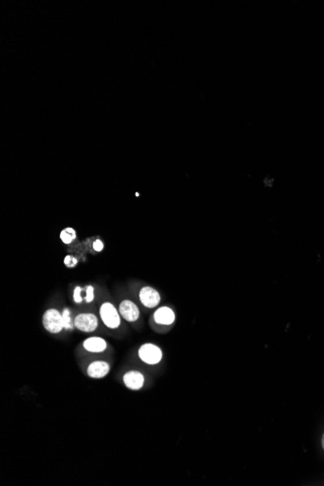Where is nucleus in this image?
<instances>
[{
	"label": "nucleus",
	"instance_id": "9d476101",
	"mask_svg": "<svg viewBox=\"0 0 324 486\" xmlns=\"http://www.w3.org/2000/svg\"><path fill=\"white\" fill-rule=\"evenodd\" d=\"M175 313L169 307H162L154 315V320L157 324L170 325L175 322Z\"/></svg>",
	"mask_w": 324,
	"mask_h": 486
},
{
	"label": "nucleus",
	"instance_id": "f03ea898",
	"mask_svg": "<svg viewBox=\"0 0 324 486\" xmlns=\"http://www.w3.org/2000/svg\"><path fill=\"white\" fill-rule=\"evenodd\" d=\"M43 327L51 334H58L64 329L62 314L54 308L47 310L42 318Z\"/></svg>",
	"mask_w": 324,
	"mask_h": 486
},
{
	"label": "nucleus",
	"instance_id": "423d86ee",
	"mask_svg": "<svg viewBox=\"0 0 324 486\" xmlns=\"http://www.w3.org/2000/svg\"><path fill=\"white\" fill-rule=\"evenodd\" d=\"M139 299L146 308L153 309L160 304L161 294L154 287L145 286L139 292Z\"/></svg>",
	"mask_w": 324,
	"mask_h": 486
},
{
	"label": "nucleus",
	"instance_id": "7ed1b4c3",
	"mask_svg": "<svg viewBox=\"0 0 324 486\" xmlns=\"http://www.w3.org/2000/svg\"><path fill=\"white\" fill-rule=\"evenodd\" d=\"M139 358L146 364L156 365L162 359V349L154 344H144L138 350Z\"/></svg>",
	"mask_w": 324,
	"mask_h": 486
},
{
	"label": "nucleus",
	"instance_id": "20e7f679",
	"mask_svg": "<svg viewBox=\"0 0 324 486\" xmlns=\"http://www.w3.org/2000/svg\"><path fill=\"white\" fill-rule=\"evenodd\" d=\"M98 319L93 313H81L74 319V326L82 332L91 333L98 327Z\"/></svg>",
	"mask_w": 324,
	"mask_h": 486
},
{
	"label": "nucleus",
	"instance_id": "0eeeda50",
	"mask_svg": "<svg viewBox=\"0 0 324 486\" xmlns=\"http://www.w3.org/2000/svg\"><path fill=\"white\" fill-rule=\"evenodd\" d=\"M122 380L124 385L130 390H140L145 383L143 374L134 370L126 372L122 377Z\"/></svg>",
	"mask_w": 324,
	"mask_h": 486
},
{
	"label": "nucleus",
	"instance_id": "39448f33",
	"mask_svg": "<svg viewBox=\"0 0 324 486\" xmlns=\"http://www.w3.org/2000/svg\"><path fill=\"white\" fill-rule=\"evenodd\" d=\"M118 312L123 320L128 323H135L140 318V310L138 306L131 300H122L118 305Z\"/></svg>",
	"mask_w": 324,
	"mask_h": 486
},
{
	"label": "nucleus",
	"instance_id": "f8f14e48",
	"mask_svg": "<svg viewBox=\"0 0 324 486\" xmlns=\"http://www.w3.org/2000/svg\"><path fill=\"white\" fill-rule=\"evenodd\" d=\"M61 314H62V319H63L64 329L65 330L72 329V327L74 325V322H72V320H71V312H70V310L68 308H65Z\"/></svg>",
	"mask_w": 324,
	"mask_h": 486
},
{
	"label": "nucleus",
	"instance_id": "2eb2a0df",
	"mask_svg": "<svg viewBox=\"0 0 324 486\" xmlns=\"http://www.w3.org/2000/svg\"><path fill=\"white\" fill-rule=\"evenodd\" d=\"M77 263H78V260L74 256H72V255H67L64 258V264L67 267H69V268L75 267L77 265Z\"/></svg>",
	"mask_w": 324,
	"mask_h": 486
},
{
	"label": "nucleus",
	"instance_id": "dca6fc26",
	"mask_svg": "<svg viewBox=\"0 0 324 486\" xmlns=\"http://www.w3.org/2000/svg\"><path fill=\"white\" fill-rule=\"evenodd\" d=\"M93 250H94L95 252L100 253V252H102V251H103V249H104V244H103V242H102L101 240H99V239H98V240H96V241H94V242H93Z\"/></svg>",
	"mask_w": 324,
	"mask_h": 486
},
{
	"label": "nucleus",
	"instance_id": "ddd939ff",
	"mask_svg": "<svg viewBox=\"0 0 324 486\" xmlns=\"http://www.w3.org/2000/svg\"><path fill=\"white\" fill-rule=\"evenodd\" d=\"M86 289V298H85V302L86 303H91L93 301L94 299V288L93 285H87L85 287Z\"/></svg>",
	"mask_w": 324,
	"mask_h": 486
},
{
	"label": "nucleus",
	"instance_id": "1a4fd4ad",
	"mask_svg": "<svg viewBox=\"0 0 324 486\" xmlns=\"http://www.w3.org/2000/svg\"><path fill=\"white\" fill-rule=\"evenodd\" d=\"M110 370L111 367L108 362L102 360H96L89 365L87 373L90 378H103L108 375Z\"/></svg>",
	"mask_w": 324,
	"mask_h": 486
},
{
	"label": "nucleus",
	"instance_id": "9b49d317",
	"mask_svg": "<svg viewBox=\"0 0 324 486\" xmlns=\"http://www.w3.org/2000/svg\"><path fill=\"white\" fill-rule=\"evenodd\" d=\"M59 238L65 245H70L77 238V232L73 227H65L61 230Z\"/></svg>",
	"mask_w": 324,
	"mask_h": 486
},
{
	"label": "nucleus",
	"instance_id": "6e6552de",
	"mask_svg": "<svg viewBox=\"0 0 324 486\" xmlns=\"http://www.w3.org/2000/svg\"><path fill=\"white\" fill-rule=\"evenodd\" d=\"M83 347L89 352L101 353L107 349L108 343L101 337L93 336L86 339L83 342Z\"/></svg>",
	"mask_w": 324,
	"mask_h": 486
},
{
	"label": "nucleus",
	"instance_id": "4468645a",
	"mask_svg": "<svg viewBox=\"0 0 324 486\" xmlns=\"http://www.w3.org/2000/svg\"><path fill=\"white\" fill-rule=\"evenodd\" d=\"M82 291H83V287H81V286H76L74 289L73 299H74V302L77 304H80L84 301L83 296H82Z\"/></svg>",
	"mask_w": 324,
	"mask_h": 486
},
{
	"label": "nucleus",
	"instance_id": "f257e3e1",
	"mask_svg": "<svg viewBox=\"0 0 324 486\" xmlns=\"http://www.w3.org/2000/svg\"><path fill=\"white\" fill-rule=\"evenodd\" d=\"M99 316L101 322L109 329H116L120 325V314L118 309L116 308L111 302H104L99 309Z\"/></svg>",
	"mask_w": 324,
	"mask_h": 486
},
{
	"label": "nucleus",
	"instance_id": "f3484780",
	"mask_svg": "<svg viewBox=\"0 0 324 486\" xmlns=\"http://www.w3.org/2000/svg\"><path fill=\"white\" fill-rule=\"evenodd\" d=\"M323 446H324V437H323Z\"/></svg>",
	"mask_w": 324,
	"mask_h": 486
}]
</instances>
